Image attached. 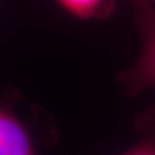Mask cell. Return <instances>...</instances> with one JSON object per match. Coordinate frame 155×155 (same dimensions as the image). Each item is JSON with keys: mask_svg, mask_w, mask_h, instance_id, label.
Returning a JSON list of instances; mask_svg holds the SVG:
<instances>
[{"mask_svg": "<svg viewBox=\"0 0 155 155\" xmlns=\"http://www.w3.org/2000/svg\"><path fill=\"white\" fill-rule=\"evenodd\" d=\"M135 10L134 22L142 40V49L135 64L120 73L116 79L129 97L155 88V8Z\"/></svg>", "mask_w": 155, "mask_h": 155, "instance_id": "6da1fadb", "label": "cell"}, {"mask_svg": "<svg viewBox=\"0 0 155 155\" xmlns=\"http://www.w3.org/2000/svg\"><path fill=\"white\" fill-rule=\"evenodd\" d=\"M17 100L15 90L0 100V155H39L32 131L13 107Z\"/></svg>", "mask_w": 155, "mask_h": 155, "instance_id": "7a4b0ae2", "label": "cell"}, {"mask_svg": "<svg viewBox=\"0 0 155 155\" xmlns=\"http://www.w3.org/2000/svg\"><path fill=\"white\" fill-rule=\"evenodd\" d=\"M60 7L80 20H106L116 12V0H54Z\"/></svg>", "mask_w": 155, "mask_h": 155, "instance_id": "3957f363", "label": "cell"}, {"mask_svg": "<svg viewBox=\"0 0 155 155\" xmlns=\"http://www.w3.org/2000/svg\"><path fill=\"white\" fill-rule=\"evenodd\" d=\"M139 140L120 155H155V108H147L135 116Z\"/></svg>", "mask_w": 155, "mask_h": 155, "instance_id": "277c9868", "label": "cell"}, {"mask_svg": "<svg viewBox=\"0 0 155 155\" xmlns=\"http://www.w3.org/2000/svg\"><path fill=\"white\" fill-rule=\"evenodd\" d=\"M135 9L151 7L155 8V0H131Z\"/></svg>", "mask_w": 155, "mask_h": 155, "instance_id": "5b68a950", "label": "cell"}]
</instances>
